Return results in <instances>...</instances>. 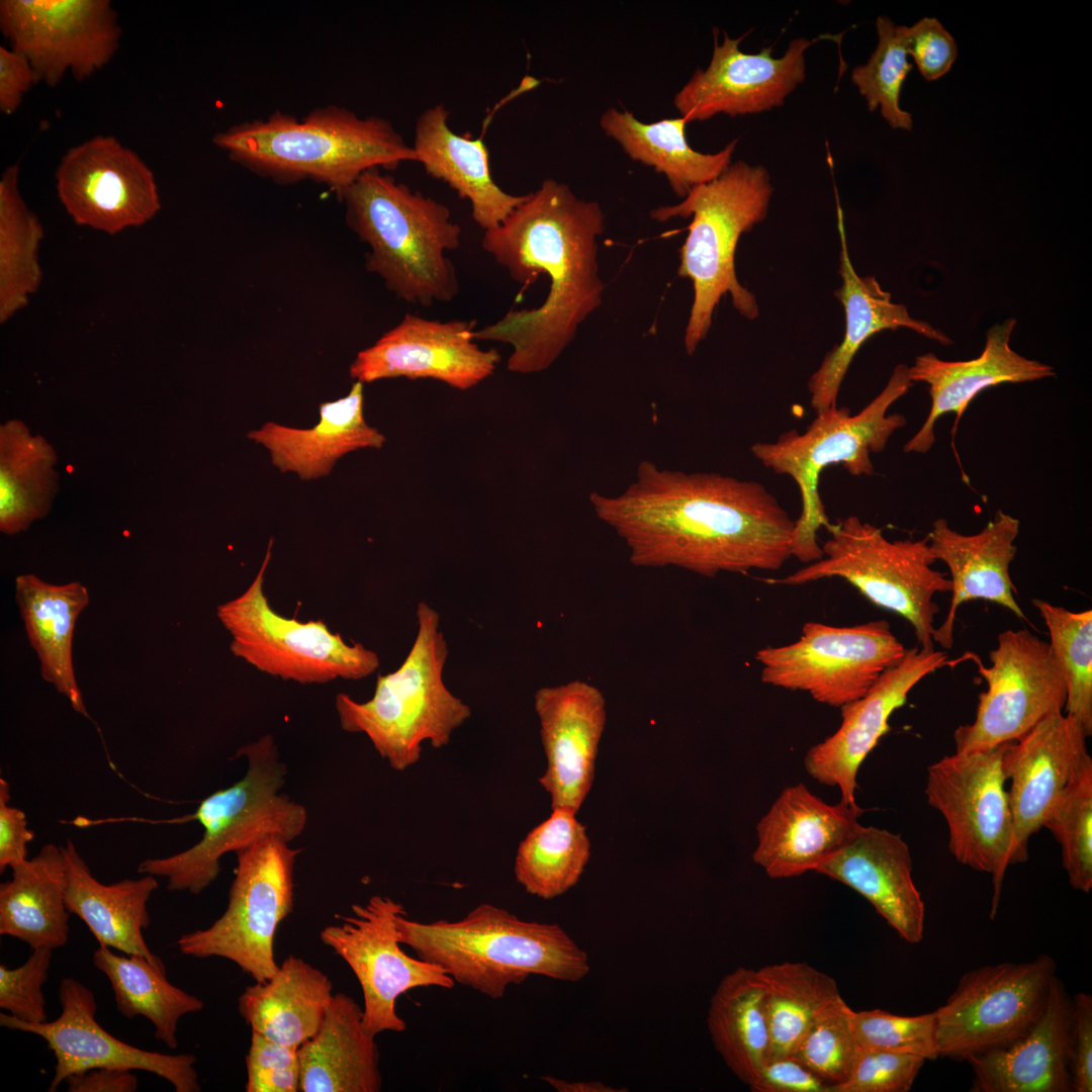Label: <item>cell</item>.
Returning a JSON list of instances; mask_svg holds the SVG:
<instances>
[{
	"label": "cell",
	"instance_id": "56",
	"mask_svg": "<svg viewBox=\"0 0 1092 1092\" xmlns=\"http://www.w3.org/2000/svg\"><path fill=\"white\" fill-rule=\"evenodd\" d=\"M753 1092H832V1087L791 1056L767 1060L748 1085Z\"/></svg>",
	"mask_w": 1092,
	"mask_h": 1092
},
{
	"label": "cell",
	"instance_id": "49",
	"mask_svg": "<svg viewBox=\"0 0 1092 1092\" xmlns=\"http://www.w3.org/2000/svg\"><path fill=\"white\" fill-rule=\"evenodd\" d=\"M852 1009L842 997L812 1022L790 1055L832 1087L846 1080L857 1044L851 1026Z\"/></svg>",
	"mask_w": 1092,
	"mask_h": 1092
},
{
	"label": "cell",
	"instance_id": "2",
	"mask_svg": "<svg viewBox=\"0 0 1092 1092\" xmlns=\"http://www.w3.org/2000/svg\"><path fill=\"white\" fill-rule=\"evenodd\" d=\"M605 230L599 203L577 197L569 186L546 179L500 224L484 231L481 246L511 278L524 286L546 275L549 291L540 306L511 310L474 330V340L510 344L507 368L520 374L548 369L569 346L579 326L603 301L598 237Z\"/></svg>",
	"mask_w": 1092,
	"mask_h": 1092
},
{
	"label": "cell",
	"instance_id": "41",
	"mask_svg": "<svg viewBox=\"0 0 1092 1092\" xmlns=\"http://www.w3.org/2000/svg\"><path fill=\"white\" fill-rule=\"evenodd\" d=\"M57 454L25 424L10 420L0 427V530L14 535L50 512L59 483Z\"/></svg>",
	"mask_w": 1092,
	"mask_h": 1092
},
{
	"label": "cell",
	"instance_id": "15",
	"mask_svg": "<svg viewBox=\"0 0 1092 1092\" xmlns=\"http://www.w3.org/2000/svg\"><path fill=\"white\" fill-rule=\"evenodd\" d=\"M973 660L988 689L979 696L971 724L953 732L956 752L994 748L1014 741L1049 714L1064 711L1067 688L1049 642L1027 629L999 633L990 666Z\"/></svg>",
	"mask_w": 1092,
	"mask_h": 1092
},
{
	"label": "cell",
	"instance_id": "25",
	"mask_svg": "<svg viewBox=\"0 0 1092 1092\" xmlns=\"http://www.w3.org/2000/svg\"><path fill=\"white\" fill-rule=\"evenodd\" d=\"M546 769L538 779L551 808L577 813L594 783L607 722L606 700L581 679L543 687L534 695Z\"/></svg>",
	"mask_w": 1092,
	"mask_h": 1092
},
{
	"label": "cell",
	"instance_id": "11",
	"mask_svg": "<svg viewBox=\"0 0 1092 1092\" xmlns=\"http://www.w3.org/2000/svg\"><path fill=\"white\" fill-rule=\"evenodd\" d=\"M272 547L270 539L247 589L216 608L218 620L231 635L232 653L262 672L299 684L357 680L373 673L380 664L373 650L346 643L323 621L301 622L272 609L264 593Z\"/></svg>",
	"mask_w": 1092,
	"mask_h": 1092
},
{
	"label": "cell",
	"instance_id": "22",
	"mask_svg": "<svg viewBox=\"0 0 1092 1092\" xmlns=\"http://www.w3.org/2000/svg\"><path fill=\"white\" fill-rule=\"evenodd\" d=\"M475 321L439 322L415 314L359 352L350 376L362 383L384 378H431L466 390L495 370L500 355L474 342Z\"/></svg>",
	"mask_w": 1092,
	"mask_h": 1092
},
{
	"label": "cell",
	"instance_id": "47",
	"mask_svg": "<svg viewBox=\"0 0 1092 1092\" xmlns=\"http://www.w3.org/2000/svg\"><path fill=\"white\" fill-rule=\"evenodd\" d=\"M878 44L864 65L851 72V81L864 98L868 109L880 107L883 118L892 128L911 130V113L900 106L903 83L912 70L906 49L907 27L896 25L889 17L876 20Z\"/></svg>",
	"mask_w": 1092,
	"mask_h": 1092
},
{
	"label": "cell",
	"instance_id": "26",
	"mask_svg": "<svg viewBox=\"0 0 1092 1092\" xmlns=\"http://www.w3.org/2000/svg\"><path fill=\"white\" fill-rule=\"evenodd\" d=\"M862 811L828 804L804 784L786 787L756 825L753 861L772 879L815 871L853 836Z\"/></svg>",
	"mask_w": 1092,
	"mask_h": 1092
},
{
	"label": "cell",
	"instance_id": "21",
	"mask_svg": "<svg viewBox=\"0 0 1092 1092\" xmlns=\"http://www.w3.org/2000/svg\"><path fill=\"white\" fill-rule=\"evenodd\" d=\"M743 38L725 33L719 43L715 37L708 67L698 68L675 94L673 104L687 122L771 110L782 106L805 80V52L811 40L795 38L781 58H775L771 47L756 54L742 52Z\"/></svg>",
	"mask_w": 1092,
	"mask_h": 1092
},
{
	"label": "cell",
	"instance_id": "27",
	"mask_svg": "<svg viewBox=\"0 0 1092 1092\" xmlns=\"http://www.w3.org/2000/svg\"><path fill=\"white\" fill-rule=\"evenodd\" d=\"M1015 318L992 326L986 334L984 350L979 357L967 361H946L933 353L916 357L909 367L914 382L928 384L931 405L923 425L906 442L904 452L926 453L935 442L937 420L948 413L956 415L951 432L954 437L960 420L971 401L983 390L1002 383H1021L1056 376L1055 369L1028 359L1010 347Z\"/></svg>",
	"mask_w": 1092,
	"mask_h": 1092
},
{
	"label": "cell",
	"instance_id": "4",
	"mask_svg": "<svg viewBox=\"0 0 1092 1092\" xmlns=\"http://www.w3.org/2000/svg\"><path fill=\"white\" fill-rule=\"evenodd\" d=\"M397 939L457 983L499 999L532 975L575 983L589 972L587 953L558 924L526 921L482 903L459 920L395 919Z\"/></svg>",
	"mask_w": 1092,
	"mask_h": 1092
},
{
	"label": "cell",
	"instance_id": "9",
	"mask_svg": "<svg viewBox=\"0 0 1092 1092\" xmlns=\"http://www.w3.org/2000/svg\"><path fill=\"white\" fill-rule=\"evenodd\" d=\"M908 370L906 364H898L884 389L854 415L845 406H832L817 413L803 433L791 429L774 442L751 445V454L764 467L790 476L798 485L802 507L795 520L792 555L799 561L808 564L823 557L817 533L830 524L819 491L823 470L840 464L852 476H872L871 455L881 453L906 425L903 415H888V410L914 384Z\"/></svg>",
	"mask_w": 1092,
	"mask_h": 1092
},
{
	"label": "cell",
	"instance_id": "50",
	"mask_svg": "<svg viewBox=\"0 0 1092 1092\" xmlns=\"http://www.w3.org/2000/svg\"><path fill=\"white\" fill-rule=\"evenodd\" d=\"M851 1026L858 1048L911 1054L925 1060L939 1057L933 1012L904 1016L881 1009L852 1010Z\"/></svg>",
	"mask_w": 1092,
	"mask_h": 1092
},
{
	"label": "cell",
	"instance_id": "55",
	"mask_svg": "<svg viewBox=\"0 0 1092 1092\" xmlns=\"http://www.w3.org/2000/svg\"><path fill=\"white\" fill-rule=\"evenodd\" d=\"M1070 1040L1071 1088L1074 1092L1092 1091V996L1077 992L1072 999Z\"/></svg>",
	"mask_w": 1092,
	"mask_h": 1092
},
{
	"label": "cell",
	"instance_id": "31",
	"mask_svg": "<svg viewBox=\"0 0 1092 1092\" xmlns=\"http://www.w3.org/2000/svg\"><path fill=\"white\" fill-rule=\"evenodd\" d=\"M838 230L842 283L834 295L844 309L845 332L841 343L825 355L808 381L810 404L816 414L837 405L839 389L855 354L875 334L905 328L944 346L952 343L947 335L929 323L912 317L904 304L893 302L891 293L881 287L875 276L857 275L849 258L839 207Z\"/></svg>",
	"mask_w": 1092,
	"mask_h": 1092
},
{
	"label": "cell",
	"instance_id": "16",
	"mask_svg": "<svg viewBox=\"0 0 1092 1092\" xmlns=\"http://www.w3.org/2000/svg\"><path fill=\"white\" fill-rule=\"evenodd\" d=\"M1056 971V961L1039 954L964 974L933 1011L939 1057L965 1060L1022 1035L1040 1015Z\"/></svg>",
	"mask_w": 1092,
	"mask_h": 1092
},
{
	"label": "cell",
	"instance_id": "54",
	"mask_svg": "<svg viewBox=\"0 0 1092 1092\" xmlns=\"http://www.w3.org/2000/svg\"><path fill=\"white\" fill-rule=\"evenodd\" d=\"M906 49L926 81L948 73L959 53L956 39L935 17H923L907 27Z\"/></svg>",
	"mask_w": 1092,
	"mask_h": 1092
},
{
	"label": "cell",
	"instance_id": "6",
	"mask_svg": "<svg viewBox=\"0 0 1092 1092\" xmlns=\"http://www.w3.org/2000/svg\"><path fill=\"white\" fill-rule=\"evenodd\" d=\"M772 192L763 166L738 161L714 180L693 188L681 202L651 210L650 216L659 222L692 217L677 269L678 276L690 279L694 288L684 337L688 355L706 339L724 295H730L745 318L758 316L755 295L739 282L734 259L741 235L766 217Z\"/></svg>",
	"mask_w": 1092,
	"mask_h": 1092
},
{
	"label": "cell",
	"instance_id": "34",
	"mask_svg": "<svg viewBox=\"0 0 1092 1092\" xmlns=\"http://www.w3.org/2000/svg\"><path fill=\"white\" fill-rule=\"evenodd\" d=\"M66 864V905L89 928L99 944L162 963L146 943L148 902L159 884L155 876L99 882L71 839L61 846Z\"/></svg>",
	"mask_w": 1092,
	"mask_h": 1092
},
{
	"label": "cell",
	"instance_id": "39",
	"mask_svg": "<svg viewBox=\"0 0 1092 1092\" xmlns=\"http://www.w3.org/2000/svg\"><path fill=\"white\" fill-rule=\"evenodd\" d=\"M687 120L664 118L643 122L628 110L607 109L600 118L604 132L634 161L665 176L672 191L685 198L690 191L721 175L731 164L738 141L713 154L693 149L686 138Z\"/></svg>",
	"mask_w": 1092,
	"mask_h": 1092
},
{
	"label": "cell",
	"instance_id": "20",
	"mask_svg": "<svg viewBox=\"0 0 1092 1092\" xmlns=\"http://www.w3.org/2000/svg\"><path fill=\"white\" fill-rule=\"evenodd\" d=\"M62 1008L51 1022L27 1023L10 1014H0V1025L10 1030L41 1037L56 1058L49 1091L74 1074L94 1068H119L153 1073L167 1080L176 1092H198L201 1086L190 1054L166 1055L130 1045L113 1036L96 1020L97 1003L93 991L73 978H64L59 987Z\"/></svg>",
	"mask_w": 1092,
	"mask_h": 1092
},
{
	"label": "cell",
	"instance_id": "1",
	"mask_svg": "<svg viewBox=\"0 0 1092 1092\" xmlns=\"http://www.w3.org/2000/svg\"><path fill=\"white\" fill-rule=\"evenodd\" d=\"M589 503L625 542L635 566H675L711 577L778 570L793 556L795 520L757 481L642 460L623 491H593Z\"/></svg>",
	"mask_w": 1092,
	"mask_h": 1092
},
{
	"label": "cell",
	"instance_id": "58",
	"mask_svg": "<svg viewBox=\"0 0 1092 1092\" xmlns=\"http://www.w3.org/2000/svg\"><path fill=\"white\" fill-rule=\"evenodd\" d=\"M34 71L28 60L20 53L0 47V110L13 114L21 105L25 94L36 84Z\"/></svg>",
	"mask_w": 1092,
	"mask_h": 1092
},
{
	"label": "cell",
	"instance_id": "24",
	"mask_svg": "<svg viewBox=\"0 0 1092 1092\" xmlns=\"http://www.w3.org/2000/svg\"><path fill=\"white\" fill-rule=\"evenodd\" d=\"M1074 717L1056 711L1007 744L1003 766L1013 818L1011 863L1027 859L1029 838L1051 807L1090 757L1088 738Z\"/></svg>",
	"mask_w": 1092,
	"mask_h": 1092
},
{
	"label": "cell",
	"instance_id": "35",
	"mask_svg": "<svg viewBox=\"0 0 1092 1092\" xmlns=\"http://www.w3.org/2000/svg\"><path fill=\"white\" fill-rule=\"evenodd\" d=\"M363 1024V1008L333 995L316 1033L298 1048L302 1092H378L379 1051Z\"/></svg>",
	"mask_w": 1092,
	"mask_h": 1092
},
{
	"label": "cell",
	"instance_id": "5",
	"mask_svg": "<svg viewBox=\"0 0 1092 1092\" xmlns=\"http://www.w3.org/2000/svg\"><path fill=\"white\" fill-rule=\"evenodd\" d=\"M347 220L370 247L367 266L401 299L423 306L451 301L459 282L448 251L462 230L447 205L374 169L341 198Z\"/></svg>",
	"mask_w": 1092,
	"mask_h": 1092
},
{
	"label": "cell",
	"instance_id": "13",
	"mask_svg": "<svg viewBox=\"0 0 1092 1092\" xmlns=\"http://www.w3.org/2000/svg\"><path fill=\"white\" fill-rule=\"evenodd\" d=\"M1008 743L942 757L928 766L925 787L928 804L946 822L949 852L962 864L992 876V918L1012 855L1013 818L1003 766Z\"/></svg>",
	"mask_w": 1092,
	"mask_h": 1092
},
{
	"label": "cell",
	"instance_id": "51",
	"mask_svg": "<svg viewBox=\"0 0 1092 1092\" xmlns=\"http://www.w3.org/2000/svg\"><path fill=\"white\" fill-rule=\"evenodd\" d=\"M925 1061L911 1054L858 1048L848 1077L833 1092H907Z\"/></svg>",
	"mask_w": 1092,
	"mask_h": 1092
},
{
	"label": "cell",
	"instance_id": "43",
	"mask_svg": "<svg viewBox=\"0 0 1092 1092\" xmlns=\"http://www.w3.org/2000/svg\"><path fill=\"white\" fill-rule=\"evenodd\" d=\"M590 857V841L576 813L556 808L518 846L514 873L524 890L551 900L579 881Z\"/></svg>",
	"mask_w": 1092,
	"mask_h": 1092
},
{
	"label": "cell",
	"instance_id": "46",
	"mask_svg": "<svg viewBox=\"0 0 1092 1092\" xmlns=\"http://www.w3.org/2000/svg\"><path fill=\"white\" fill-rule=\"evenodd\" d=\"M1049 630L1050 645L1062 668L1067 699L1064 713L1092 734V611L1072 612L1032 599Z\"/></svg>",
	"mask_w": 1092,
	"mask_h": 1092
},
{
	"label": "cell",
	"instance_id": "60",
	"mask_svg": "<svg viewBox=\"0 0 1092 1092\" xmlns=\"http://www.w3.org/2000/svg\"><path fill=\"white\" fill-rule=\"evenodd\" d=\"M542 1080L552 1086L558 1092H618L625 1089H615L601 1081H565L551 1076H544Z\"/></svg>",
	"mask_w": 1092,
	"mask_h": 1092
},
{
	"label": "cell",
	"instance_id": "7",
	"mask_svg": "<svg viewBox=\"0 0 1092 1092\" xmlns=\"http://www.w3.org/2000/svg\"><path fill=\"white\" fill-rule=\"evenodd\" d=\"M417 618V636L404 661L395 671L378 675L370 700L358 702L342 693L335 699L341 728L365 734L398 771L418 762L425 741L435 748L446 746L471 715L443 680L448 647L439 614L421 602Z\"/></svg>",
	"mask_w": 1092,
	"mask_h": 1092
},
{
	"label": "cell",
	"instance_id": "17",
	"mask_svg": "<svg viewBox=\"0 0 1092 1092\" xmlns=\"http://www.w3.org/2000/svg\"><path fill=\"white\" fill-rule=\"evenodd\" d=\"M404 911L390 897L374 895L364 904H354L350 915H338L341 922L326 926L320 934L322 942L355 974L363 994L364 1028L374 1037L406 1029L396 1012L401 994L418 987L451 989L455 985L441 967L401 949L395 919Z\"/></svg>",
	"mask_w": 1092,
	"mask_h": 1092
},
{
	"label": "cell",
	"instance_id": "23",
	"mask_svg": "<svg viewBox=\"0 0 1092 1092\" xmlns=\"http://www.w3.org/2000/svg\"><path fill=\"white\" fill-rule=\"evenodd\" d=\"M946 652L935 648L907 649L903 659L884 671L862 697L840 707L838 729L806 753L807 772L823 785L837 787L841 802L856 807L858 769L890 731L891 715L906 703L920 680L946 663Z\"/></svg>",
	"mask_w": 1092,
	"mask_h": 1092
},
{
	"label": "cell",
	"instance_id": "28",
	"mask_svg": "<svg viewBox=\"0 0 1092 1092\" xmlns=\"http://www.w3.org/2000/svg\"><path fill=\"white\" fill-rule=\"evenodd\" d=\"M815 872L864 897L906 942L922 940L925 905L912 878L910 849L899 834L860 825Z\"/></svg>",
	"mask_w": 1092,
	"mask_h": 1092
},
{
	"label": "cell",
	"instance_id": "30",
	"mask_svg": "<svg viewBox=\"0 0 1092 1092\" xmlns=\"http://www.w3.org/2000/svg\"><path fill=\"white\" fill-rule=\"evenodd\" d=\"M1018 533V519L1001 510L975 534L954 531L943 518L933 522L927 535L929 544L935 559L948 567L951 581L949 609L943 623L934 629V643L945 649L952 647L957 612L970 601L986 600L1026 619L1016 602L1009 571Z\"/></svg>",
	"mask_w": 1092,
	"mask_h": 1092
},
{
	"label": "cell",
	"instance_id": "48",
	"mask_svg": "<svg viewBox=\"0 0 1092 1092\" xmlns=\"http://www.w3.org/2000/svg\"><path fill=\"white\" fill-rule=\"evenodd\" d=\"M1049 829L1062 850L1070 885L1083 893L1092 889V758L1088 757L1046 814Z\"/></svg>",
	"mask_w": 1092,
	"mask_h": 1092
},
{
	"label": "cell",
	"instance_id": "44",
	"mask_svg": "<svg viewBox=\"0 0 1092 1092\" xmlns=\"http://www.w3.org/2000/svg\"><path fill=\"white\" fill-rule=\"evenodd\" d=\"M756 972L764 993L769 1059L790 1056L815 1018L841 997L837 984L804 962L768 965Z\"/></svg>",
	"mask_w": 1092,
	"mask_h": 1092
},
{
	"label": "cell",
	"instance_id": "12",
	"mask_svg": "<svg viewBox=\"0 0 1092 1092\" xmlns=\"http://www.w3.org/2000/svg\"><path fill=\"white\" fill-rule=\"evenodd\" d=\"M289 843L268 835L235 852L237 866L225 911L209 927L182 934L176 941L181 953L226 959L255 982L277 972L274 937L293 909L299 853Z\"/></svg>",
	"mask_w": 1092,
	"mask_h": 1092
},
{
	"label": "cell",
	"instance_id": "53",
	"mask_svg": "<svg viewBox=\"0 0 1092 1092\" xmlns=\"http://www.w3.org/2000/svg\"><path fill=\"white\" fill-rule=\"evenodd\" d=\"M247 1092H297L300 1067L298 1048L252 1031L246 1058Z\"/></svg>",
	"mask_w": 1092,
	"mask_h": 1092
},
{
	"label": "cell",
	"instance_id": "10",
	"mask_svg": "<svg viewBox=\"0 0 1092 1092\" xmlns=\"http://www.w3.org/2000/svg\"><path fill=\"white\" fill-rule=\"evenodd\" d=\"M823 557L770 583L800 585L839 577L874 605L903 617L913 628L918 646L934 648V597L950 593L947 573L932 568L936 561L928 536L891 541L882 530L856 516L829 524Z\"/></svg>",
	"mask_w": 1092,
	"mask_h": 1092
},
{
	"label": "cell",
	"instance_id": "52",
	"mask_svg": "<svg viewBox=\"0 0 1092 1092\" xmlns=\"http://www.w3.org/2000/svg\"><path fill=\"white\" fill-rule=\"evenodd\" d=\"M53 949L32 948L21 966L9 969L0 965V1008L27 1023L48 1019L42 985L48 979Z\"/></svg>",
	"mask_w": 1092,
	"mask_h": 1092
},
{
	"label": "cell",
	"instance_id": "8",
	"mask_svg": "<svg viewBox=\"0 0 1092 1092\" xmlns=\"http://www.w3.org/2000/svg\"><path fill=\"white\" fill-rule=\"evenodd\" d=\"M247 770L234 785L203 799L195 812L180 818L203 827L201 839L166 857L140 862L138 873L167 879L170 891L198 895L218 877L220 859L254 841L278 835L291 842L305 829L307 811L282 792L287 774L274 739L264 736L241 747Z\"/></svg>",
	"mask_w": 1092,
	"mask_h": 1092
},
{
	"label": "cell",
	"instance_id": "40",
	"mask_svg": "<svg viewBox=\"0 0 1092 1092\" xmlns=\"http://www.w3.org/2000/svg\"><path fill=\"white\" fill-rule=\"evenodd\" d=\"M707 1025L726 1066L749 1085L770 1055L764 993L756 970L738 967L723 977L711 997Z\"/></svg>",
	"mask_w": 1092,
	"mask_h": 1092
},
{
	"label": "cell",
	"instance_id": "3",
	"mask_svg": "<svg viewBox=\"0 0 1092 1092\" xmlns=\"http://www.w3.org/2000/svg\"><path fill=\"white\" fill-rule=\"evenodd\" d=\"M212 143L258 175L286 183L311 179L339 198L367 171L417 162L388 119L361 117L339 105L315 108L301 119L276 110L215 133Z\"/></svg>",
	"mask_w": 1092,
	"mask_h": 1092
},
{
	"label": "cell",
	"instance_id": "32",
	"mask_svg": "<svg viewBox=\"0 0 1092 1092\" xmlns=\"http://www.w3.org/2000/svg\"><path fill=\"white\" fill-rule=\"evenodd\" d=\"M449 110L439 103L417 118L412 146L426 173L448 184L469 201L472 218L483 231L500 224L527 195L502 189L489 170V153L481 139L460 135L449 124Z\"/></svg>",
	"mask_w": 1092,
	"mask_h": 1092
},
{
	"label": "cell",
	"instance_id": "57",
	"mask_svg": "<svg viewBox=\"0 0 1092 1092\" xmlns=\"http://www.w3.org/2000/svg\"><path fill=\"white\" fill-rule=\"evenodd\" d=\"M10 786L0 779V873L27 859L28 843L34 832L28 828L25 813L10 802Z\"/></svg>",
	"mask_w": 1092,
	"mask_h": 1092
},
{
	"label": "cell",
	"instance_id": "18",
	"mask_svg": "<svg viewBox=\"0 0 1092 1092\" xmlns=\"http://www.w3.org/2000/svg\"><path fill=\"white\" fill-rule=\"evenodd\" d=\"M0 29L30 63L37 83L85 80L116 54L121 26L108 0H2Z\"/></svg>",
	"mask_w": 1092,
	"mask_h": 1092
},
{
	"label": "cell",
	"instance_id": "59",
	"mask_svg": "<svg viewBox=\"0 0 1092 1092\" xmlns=\"http://www.w3.org/2000/svg\"><path fill=\"white\" fill-rule=\"evenodd\" d=\"M132 1070L94 1068L69 1076L65 1083L69 1092H134L138 1077Z\"/></svg>",
	"mask_w": 1092,
	"mask_h": 1092
},
{
	"label": "cell",
	"instance_id": "33",
	"mask_svg": "<svg viewBox=\"0 0 1092 1092\" xmlns=\"http://www.w3.org/2000/svg\"><path fill=\"white\" fill-rule=\"evenodd\" d=\"M363 384L356 381L346 396L321 403L320 420L312 428L268 422L247 437L270 452L281 472H295L303 480L328 476L344 455L378 449L385 442L384 435L365 421Z\"/></svg>",
	"mask_w": 1092,
	"mask_h": 1092
},
{
	"label": "cell",
	"instance_id": "36",
	"mask_svg": "<svg viewBox=\"0 0 1092 1092\" xmlns=\"http://www.w3.org/2000/svg\"><path fill=\"white\" fill-rule=\"evenodd\" d=\"M15 599L42 678L64 695L77 713L89 718L72 654L76 622L90 601L87 588L79 581L55 584L34 574H21L15 578Z\"/></svg>",
	"mask_w": 1092,
	"mask_h": 1092
},
{
	"label": "cell",
	"instance_id": "38",
	"mask_svg": "<svg viewBox=\"0 0 1092 1092\" xmlns=\"http://www.w3.org/2000/svg\"><path fill=\"white\" fill-rule=\"evenodd\" d=\"M11 871V880L0 885V934L15 937L31 949L65 945L70 912L61 846L48 843Z\"/></svg>",
	"mask_w": 1092,
	"mask_h": 1092
},
{
	"label": "cell",
	"instance_id": "45",
	"mask_svg": "<svg viewBox=\"0 0 1092 1092\" xmlns=\"http://www.w3.org/2000/svg\"><path fill=\"white\" fill-rule=\"evenodd\" d=\"M19 166L0 179V322L22 309L41 281L38 250L43 229L18 187Z\"/></svg>",
	"mask_w": 1092,
	"mask_h": 1092
},
{
	"label": "cell",
	"instance_id": "19",
	"mask_svg": "<svg viewBox=\"0 0 1092 1092\" xmlns=\"http://www.w3.org/2000/svg\"><path fill=\"white\" fill-rule=\"evenodd\" d=\"M55 178L72 219L109 235L147 223L161 208L153 171L113 135H95L70 148Z\"/></svg>",
	"mask_w": 1092,
	"mask_h": 1092
},
{
	"label": "cell",
	"instance_id": "37",
	"mask_svg": "<svg viewBox=\"0 0 1092 1092\" xmlns=\"http://www.w3.org/2000/svg\"><path fill=\"white\" fill-rule=\"evenodd\" d=\"M332 990L326 974L289 956L271 978L245 988L238 1008L252 1031L299 1048L320 1028Z\"/></svg>",
	"mask_w": 1092,
	"mask_h": 1092
},
{
	"label": "cell",
	"instance_id": "42",
	"mask_svg": "<svg viewBox=\"0 0 1092 1092\" xmlns=\"http://www.w3.org/2000/svg\"><path fill=\"white\" fill-rule=\"evenodd\" d=\"M94 966L109 980L117 1011L126 1018L144 1016L154 1027L156 1039L169 1049L178 1046L179 1019L203 1009V1001L171 984L164 963L139 954L119 956L99 944Z\"/></svg>",
	"mask_w": 1092,
	"mask_h": 1092
},
{
	"label": "cell",
	"instance_id": "29",
	"mask_svg": "<svg viewBox=\"0 0 1092 1092\" xmlns=\"http://www.w3.org/2000/svg\"><path fill=\"white\" fill-rule=\"evenodd\" d=\"M1072 998L1056 976L1035 1022L1014 1040L965 1059L973 1092H1068Z\"/></svg>",
	"mask_w": 1092,
	"mask_h": 1092
},
{
	"label": "cell",
	"instance_id": "14",
	"mask_svg": "<svg viewBox=\"0 0 1092 1092\" xmlns=\"http://www.w3.org/2000/svg\"><path fill=\"white\" fill-rule=\"evenodd\" d=\"M907 649L886 620L847 627L807 622L797 641L759 649L761 681L841 707L862 697Z\"/></svg>",
	"mask_w": 1092,
	"mask_h": 1092
}]
</instances>
